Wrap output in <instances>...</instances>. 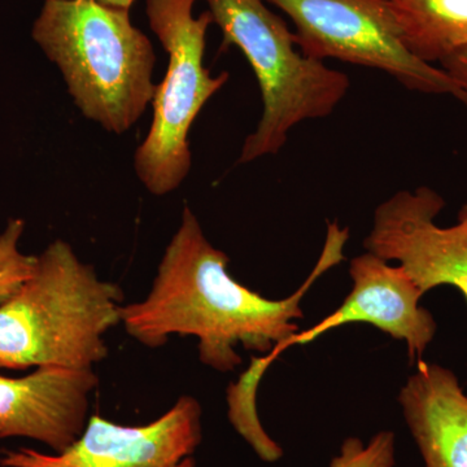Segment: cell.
Returning a JSON list of instances; mask_svg holds the SVG:
<instances>
[{
	"label": "cell",
	"mask_w": 467,
	"mask_h": 467,
	"mask_svg": "<svg viewBox=\"0 0 467 467\" xmlns=\"http://www.w3.org/2000/svg\"><path fill=\"white\" fill-rule=\"evenodd\" d=\"M439 66L459 86L462 92V103L467 104V47L445 58Z\"/></svg>",
	"instance_id": "obj_15"
},
{
	"label": "cell",
	"mask_w": 467,
	"mask_h": 467,
	"mask_svg": "<svg viewBox=\"0 0 467 467\" xmlns=\"http://www.w3.org/2000/svg\"><path fill=\"white\" fill-rule=\"evenodd\" d=\"M352 291L342 306L317 325L288 337L263 358H252L251 367L227 389V404L244 416L256 413L257 387L270 365L285 349L306 346L334 328L349 324L376 326L393 339L407 344L410 364L422 361L434 340L438 325L429 310L420 306L423 295L400 265H389L377 254H359L350 260Z\"/></svg>",
	"instance_id": "obj_7"
},
{
	"label": "cell",
	"mask_w": 467,
	"mask_h": 467,
	"mask_svg": "<svg viewBox=\"0 0 467 467\" xmlns=\"http://www.w3.org/2000/svg\"><path fill=\"white\" fill-rule=\"evenodd\" d=\"M204 2L223 32V48L235 46L247 58L263 100V115L245 138L238 164L276 155L292 129L330 116L348 94L349 77L306 57L294 32L265 0Z\"/></svg>",
	"instance_id": "obj_4"
},
{
	"label": "cell",
	"mask_w": 467,
	"mask_h": 467,
	"mask_svg": "<svg viewBox=\"0 0 467 467\" xmlns=\"http://www.w3.org/2000/svg\"><path fill=\"white\" fill-rule=\"evenodd\" d=\"M98 383L92 370L64 368H36L21 378L0 374V439H33L54 453L66 451L84 432Z\"/></svg>",
	"instance_id": "obj_10"
},
{
	"label": "cell",
	"mask_w": 467,
	"mask_h": 467,
	"mask_svg": "<svg viewBox=\"0 0 467 467\" xmlns=\"http://www.w3.org/2000/svg\"><path fill=\"white\" fill-rule=\"evenodd\" d=\"M196 0H146L150 30L169 57L164 79L153 92L149 135L134 155V169L152 195H168L192 169L190 129L202 107L217 94L229 73L212 77L204 67L205 43L213 18L193 16Z\"/></svg>",
	"instance_id": "obj_5"
},
{
	"label": "cell",
	"mask_w": 467,
	"mask_h": 467,
	"mask_svg": "<svg viewBox=\"0 0 467 467\" xmlns=\"http://www.w3.org/2000/svg\"><path fill=\"white\" fill-rule=\"evenodd\" d=\"M444 207L441 193L429 186L393 193L374 211L364 247L389 263L398 261L420 294L453 285L467 301V204L447 227L435 223Z\"/></svg>",
	"instance_id": "obj_9"
},
{
	"label": "cell",
	"mask_w": 467,
	"mask_h": 467,
	"mask_svg": "<svg viewBox=\"0 0 467 467\" xmlns=\"http://www.w3.org/2000/svg\"><path fill=\"white\" fill-rule=\"evenodd\" d=\"M402 42L425 61L441 64L467 47V0H389Z\"/></svg>",
	"instance_id": "obj_12"
},
{
	"label": "cell",
	"mask_w": 467,
	"mask_h": 467,
	"mask_svg": "<svg viewBox=\"0 0 467 467\" xmlns=\"http://www.w3.org/2000/svg\"><path fill=\"white\" fill-rule=\"evenodd\" d=\"M290 18L306 57L380 70L402 88L427 95L462 92L441 67L414 57L402 42L389 0H265Z\"/></svg>",
	"instance_id": "obj_6"
},
{
	"label": "cell",
	"mask_w": 467,
	"mask_h": 467,
	"mask_svg": "<svg viewBox=\"0 0 467 467\" xmlns=\"http://www.w3.org/2000/svg\"><path fill=\"white\" fill-rule=\"evenodd\" d=\"M202 438V407L183 395L167 413L142 426L88 418L84 432L60 453L20 448L3 451L2 467H198L193 453Z\"/></svg>",
	"instance_id": "obj_8"
},
{
	"label": "cell",
	"mask_w": 467,
	"mask_h": 467,
	"mask_svg": "<svg viewBox=\"0 0 467 467\" xmlns=\"http://www.w3.org/2000/svg\"><path fill=\"white\" fill-rule=\"evenodd\" d=\"M129 11L97 0H45L32 29L77 109L119 135L137 124L156 88L155 50Z\"/></svg>",
	"instance_id": "obj_3"
},
{
	"label": "cell",
	"mask_w": 467,
	"mask_h": 467,
	"mask_svg": "<svg viewBox=\"0 0 467 467\" xmlns=\"http://www.w3.org/2000/svg\"><path fill=\"white\" fill-rule=\"evenodd\" d=\"M97 2L103 3V5H112V7L130 9L134 5L135 0H97Z\"/></svg>",
	"instance_id": "obj_16"
},
{
	"label": "cell",
	"mask_w": 467,
	"mask_h": 467,
	"mask_svg": "<svg viewBox=\"0 0 467 467\" xmlns=\"http://www.w3.org/2000/svg\"><path fill=\"white\" fill-rule=\"evenodd\" d=\"M348 236L347 227L328 223L324 250L308 278L291 296L266 299L230 275L229 256L208 241L198 217L184 205L149 295L122 306L121 324L149 348L165 346L171 335L198 337L202 364L229 373L243 362L236 347L267 355L299 331L295 321L304 317L301 301L317 279L342 263Z\"/></svg>",
	"instance_id": "obj_1"
},
{
	"label": "cell",
	"mask_w": 467,
	"mask_h": 467,
	"mask_svg": "<svg viewBox=\"0 0 467 467\" xmlns=\"http://www.w3.org/2000/svg\"><path fill=\"white\" fill-rule=\"evenodd\" d=\"M124 292L57 239L33 275L0 304V368L92 370L109 356L106 334L121 324Z\"/></svg>",
	"instance_id": "obj_2"
},
{
	"label": "cell",
	"mask_w": 467,
	"mask_h": 467,
	"mask_svg": "<svg viewBox=\"0 0 467 467\" xmlns=\"http://www.w3.org/2000/svg\"><path fill=\"white\" fill-rule=\"evenodd\" d=\"M399 393L425 467H467V395L450 368L420 361Z\"/></svg>",
	"instance_id": "obj_11"
},
{
	"label": "cell",
	"mask_w": 467,
	"mask_h": 467,
	"mask_svg": "<svg viewBox=\"0 0 467 467\" xmlns=\"http://www.w3.org/2000/svg\"><path fill=\"white\" fill-rule=\"evenodd\" d=\"M26 221L11 218L0 234V304L11 299L27 278L33 275L36 256L20 250Z\"/></svg>",
	"instance_id": "obj_13"
},
{
	"label": "cell",
	"mask_w": 467,
	"mask_h": 467,
	"mask_svg": "<svg viewBox=\"0 0 467 467\" xmlns=\"http://www.w3.org/2000/svg\"><path fill=\"white\" fill-rule=\"evenodd\" d=\"M396 438L391 431H380L368 444L358 438H348L330 467H395Z\"/></svg>",
	"instance_id": "obj_14"
}]
</instances>
